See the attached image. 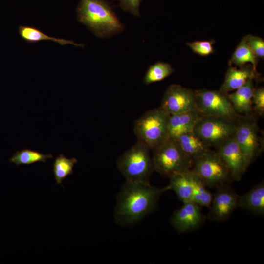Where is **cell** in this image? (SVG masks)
Listing matches in <instances>:
<instances>
[{
    "label": "cell",
    "mask_w": 264,
    "mask_h": 264,
    "mask_svg": "<svg viewBox=\"0 0 264 264\" xmlns=\"http://www.w3.org/2000/svg\"><path fill=\"white\" fill-rule=\"evenodd\" d=\"M230 61L236 66L241 67L245 64L250 63L252 64L254 71L257 72V56L247 44L245 37L238 44Z\"/></svg>",
    "instance_id": "obj_22"
},
{
    "label": "cell",
    "mask_w": 264,
    "mask_h": 264,
    "mask_svg": "<svg viewBox=\"0 0 264 264\" xmlns=\"http://www.w3.org/2000/svg\"><path fill=\"white\" fill-rule=\"evenodd\" d=\"M191 170L199 176L206 186L212 188L227 184L233 180L217 152L211 150L193 159Z\"/></svg>",
    "instance_id": "obj_6"
},
{
    "label": "cell",
    "mask_w": 264,
    "mask_h": 264,
    "mask_svg": "<svg viewBox=\"0 0 264 264\" xmlns=\"http://www.w3.org/2000/svg\"><path fill=\"white\" fill-rule=\"evenodd\" d=\"M183 151L193 160L208 152L209 147L193 131L182 134L175 139Z\"/></svg>",
    "instance_id": "obj_19"
},
{
    "label": "cell",
    "mask_w": 264,
    "mask_h": 264,
    "mask_svg": "<svg viewBox=\"0 0 264 264\" xmlns=\"http://www.w3.org/2000/svg\"><path fill=\"white\" fill-rule=\"evenodd\" d=\"M209 208L208 219L212 221L226 220L237 207L239 195L227 184L216 188Z\"/></svg>",
    "instance_id": "obj_11"
},
{
    "label": "cell",
    "mask_w": 264,
    "mask_h": 264,
    "mask_svg": "<svg viewBox=\"0 0 264 264\" xmlns=\"http://www.w3.org/2000/svg\"><path fill=\"white\" fill-rule=\"evenodd\" d=\"M202 115L198 110L170 115V138L176 139L180 135L193 131Z\"/></svg>",
    "instance_id": "obj_15"
},
{
    "label": "cell",
    "mask_w": 264,
    "mask_h": 264,
    "mask_svg": "<svg viewBox=\"0 0 264 264\" xmlns=\"http://www.w3.org/2000/svg\"><path fill=\"white\" fill-rule=\"evenodd\" d=\"M169 190V184L157 187L149 182L126 180L117 198L115 209L117 222L123 225L137 222L155 209L161 194Z\"/></svg>",
    "instance_id": "obj_1"
},
{
    "label": "cell",
    "mask_w": 264,
    "mask_h": 264,
    "mask_svg": "<svg viewBox=\"0 0 264 264\" xmlns=\"http://www.w3.org/2000/svg\"><path fill=\"white\" fill-rule=\"evenodd\" d=\"M169 185L183 203L193 201L191 170L174 174L170 177Z\"/></svg>",
    "instance_id": "obj_18"
},
{
    "label": "cell",
    "mask_w": 264,
    "mask_h": 264,
    "mask_svg": "<svg viewBox=\"0 0 264 264\" xmlns=\"http://www.w3.org/2000/svg\"><path fill=\"white\" fill-rule=\"evenodd\" d=\"M170 114L160 107L150 110L137 119L133 131L138 141L154 150L169 138Z\"/></svg>",
    "instance_id": "obj_3"
},
{
    "label": "cell",
    "mask_w": 264,
    "mask_h": 264,
    "mask_svg": "<svg viewBox=\"0 0 264 264\" xmlns=\"http://www.w3.org/2000/svg\"><path fill=\"white\" fill-rule=\"evenodd\" d=\"M252 107L254 113L262 116L264 113V88L261 87L254 89L252 96Z\"/></svg>",
    "instance_id": "obj_27"
},
{
    "label": "cell",
    "mask_w": 264,
    "mask_h": 264,
    "mask_svg": "<svg viewBox=\"0 0 264 264\" xmlns=\"http://www.w3.org/2000/svg\"><path fill=\"white\" fill-rule=\"evenodd\" d=\"M149 148L137 142L118 159L117 166L126 180L148 183L154 171Z\"/></svg>",
    "instance_id": "obj_4"
},
{
    "label": "cell",
    "mask_w": 264,
    "mask_h": 264,
    "mask_svg": "<svg viewBox=\"0 0 264 264\" xmlns=\"http://www.w3.org/2000/svg\"><path fill=\"white\" fill-rule=\"evenodd\" d=\"M233 180L239 181L249 166L247 160L232 136L217 148Z\"/></svg>",
    "instance_id": "obj_13"
},
{
    "label": "cell",
    "mask_w": 264,
    "mask_h": 264,
    "mask_svg": "<svg viewBox=\"0 0 264 264\" xmlns=\"http://www.w3.org/2000/svg\"><path fill=\"white\" fill-rule=\"evenodd\" d=\"M174 72L170 64L158 62L150 66L143 78V83L146 85L160 81L168 77Z\"/></svg>",
    "instance_id": "obj_25"
},
{
    "label": "cell",
    "mask_w": 264,
    "mask_h": 264,
    "mask_svg": "<svg viewBox=\"0 0 264 264\" xmlns=\"http://www.w3.org/2000/svg\"><path fill=\"white\" fill-rule=\"evenodd\" d=\"M154 170L170 177L174 174L192 169L193 160L182 150L177 141L169 138L153 150Z\"/></svg>",
    "instance_id": "obj_5"
},
{
    "label": "cell",
    "mask_w": 264,
    "mask_h": 264,
    "mask_svg": "<svg viewBox=\"0 0 264 264\" xmlns=\"http://www.w3.org/2000/svg\"><path fill=\"white\" fill-rule=\"evenodd\" d=\"M76 11L78 21L98 38L111 37L124 29L106 0H80Z\"/></svg>",
    "instance_id": "obj_2"
},
{
    "label": "cell",
    "mask_w": 264,
    "mask_h": 264,
    "mask_svg": "<svg viewBox=\"0 0 264 264\" xmlns=\"http://www.w3.org/2000/svg\"><path fill=\"white\" fill-rule=\"evenodd\" d=\"M237 207L261 216L264 215V183L262 181L248 192L238 196Z\"/></svg>",
    "instance_id": "obj_16"
},
{
    "label": "cell",
    "mask_w": 264,
    "mask_h": 264,
    "mask_svg": "<svg viewBox=\"0 0 264 264\" xmlns=\"http://www.w3.org/2000/svg\"><path fill=\"white\" fill-rule=\"evenodd\" d=\"M235 140L250 165L263 149L258 126L253 117H240L236 121Z\"/></svg>",
    "instance_id": "obj_9"
},
{
    "label": "cell",
    "mask_w": 264,
    "mask_h": 264,
    "mask_svg": "<svg viewBox=\"0 0 264 264\" xmlns=\"http://www.w3.org/2000/svg\"><path fill=\"white\" fill-rule=\"evenodd\" d=\"M160 107L170 115L198 110L194 91L177 84L167 88Z\"/></svg>",
    "instance_id": "obj_10"
},
{
    "label": "cell",
    "mask_w": 264,
    "mask_h": 264,
    "mask_svg": "<svg viewBox=\"0 0 264 264\" xmlns=\"http://www.w3.org/2000/svg\"><path fill=\"white\" fill-rule=\"evenodd\" d=\"M198 110L202 116L225 118L236 121L240 117L234 110L226 94L220 90H195Z\"/></svg>",
    "instance_id": "obj_8"
},
{
    "label": "cell",
    "mask_w": 264,
    "mask_h": 264,
    "mask_svg": "<svg viewBox=\"0 0 264 264\" xmlns=\"http://www.w3.org/2000/svg\"><path fill=\"white\" fill-rule=\"evenodd\" d=\"M205 220L201 206L193 201H187L174 212L170 222L176 231L182 233L198 228Z\"/></svg>",
    "instance_id": "obj_12"
},
{
    "label": "cell",
    "mask_w": 264,
    "mask_h": 264,
    "mask_svg": "<svg viewBox=\"0 0 264 264\" xmlns=\"http://www.w3.org/2000/svg\"><path fill=\"white\" fill-rule=\"evenodd\" d=\"M257 77V72L253 68L242 67L237 69L230 67L227 70L224 82L220 90L224 93L236 90L242 86L249 79Z\"/></svg>",
    "instance_id": "obj_17"
},
{
    "label": "cell",
    "mask_w": 264,
    "mask_h": 264,
    "mask_svg": "<svg viewBox=\"0 0 264 264\" xmlns=\"http://www.w3.org/2000/svg\"><path fill=\"white\" fill-rule=\"evenodd\" d=\"M254 89L253 79H248L241 87L226 95L235 111L239 115L252 117V96Z\"/></svg>",
    "instance_id": "obj_14"
},
{
    "label": "cell",
    "mask_w": 264,
    "mask_h": 264,
    "mask_svg": "<svg viewBox=\"0 0 264 264\" xmlns=\"http://www.w3.org/2000/svg\"><path fill=\"white\" fill-rule=\"evenodd\" d=\"M191 177L193 183V201L201 207L209 208L213 195L206 188V185L199 176L192 170Z\"/></svg>",
    "instance_id": "obj_21"
},
{
    "label": "cell",
    "mask_w": 264,
    "mask_h": 264,
    "mask_svg": "<svg viewBox=\"0 0 264 264\" xmlns=\"http://www.w3.org/2000/svg\"><path fill=\"white\" fill-rule=\"evenodd\" d=\"M77 162L75 158H68L63 154L57 157L53 165V172L56 183L61 184L68 176L73 174V168Z\"/></svg>",
    "instance_id": "obj_24"
},
{
    "label": "cell",
    "mask_w": 264,
    "mask_h": 264,
    "mask_svg": "<svg viewBox=\"0 0 264 264\" xmlns=\"http://www.w3.org/2000/svg\"><path fill=\"white\" fill-rule=\"evenodd\" d=\"M236 129V121L220 117L202 116L193 132L209 147L217 149L234 135Z\"/></svg>",
    "instance_id": "obj_7"
},
{
    "label": "cell",
    "mask_w": 264,
    "mask_h": 264,
    "mask_svg": "<svg viewBox=\"0 0 264 264\" xmlns=\"http://www.w3.org/2000/svg\"><path fill=\"white\" fill-rule=\"evenodd\" d=\"M215 41H196L187 43V45L195 53L201 56H208L214 51L213 44Z\"/></svg>",
    "instance_id": "obj_26"
},
{
    "label": "cell",
    "mask_w": 264,
    "mask_h": 264,
    "mask_svg": "<svg viewBox=\"0 0 264 264\" xmlns=\"http://www.w3.org/2000/svg\"><path fill=\"white\" fill-rule=\"evenodd\" d=\"M19 33L23 40L29 43L48 40L57 43L61 45L71 44L76 46L84 47V44L76 43L72 40L50 37L34 26L21 25L19 28Z\"/></svg>",
    "instance_id": "obj_20"
},
{
    "label": "cell",
    "mask_w": 264,
    "mask_h": 264,
    "mask_svg": "<svg viewBox=\"0 0 264 264\" xmlns=\"http://www.w3.org/2000/svg\"><path fill=\"white\" fill-rule=\"evenodd\" d=\"M119 1L118 6L125 12H129L133 15L140 17L139 7L143 0H113Z\"/></svg>",
    "instance_id": "obj_29"
},
{
    "label": "cell",
    "mask_w": 264,
    "mask_h": 264,
    "mask_svg": "<svg viewBox=\"0 0 264 264\" xmlns=\"http://www.w3.org/2000/svg\"><path fill=\"white\" fill-rule=\"evenodd\" d=\"M51 154H43L36 151L27 148H24L20 151H17L10 158L9 161L16 164L31 165L34 163L46 162L48 158H52Z\"/></svg>",
    "instance_id": "obj_23"
},
{
    "label": "cell",
    "mask_w": 264,
    "mask_h": 264,
    "mask_svg": "<svg viewBox=\"0 0 264 264\" xmlns=\"http://www.w3.org/2000/svg\"><path fill=\"white\" fill-rule=\"evenodd\" d=\"M246 42L254 52L257 56L264 58V41L258 36L248 35L244 37Z\"/></svg>",
    "instance_id": "obj_28"
}]
</instances>
